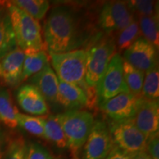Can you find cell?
Instances as JSON below:
<instances>
[{
  "label": "cell",
  "mask_w": 159,
  "mask_h": 159,
  "mask_svg": "<svg viewBox=\"0 0 159 159\" xmlns=\"http://www.w3.org/2000/svg\"><path fill=\"white\" fill-rule=\"evenodd\" d=\"M45 44L49 54L77 50L85 47L94 33L91 21L79 8L70 5L53 7L43 29Z\"/></svg>",
  "instance_id": "cell-1"
},
{
  "label": "cell",
  "mask_w": 159,
  "mask_h": 159,
  "mask_svg": "<svg viewBox=\"0 0 159 159\" xmlns=\"http://www.w3.org/2000/svg\"><path fill=\"white\" fill-rule=\"evenodd\" d=\"M85 83L96 88L113 56L116 54L115 39L112 35L97 33L85 46Z\"/></svg>",
  "instance_id": "cell-2"
},
{
  "label": "cell",
  "mask_w": 159,
  "mask_h": 159,
  "mask_svg": "<svg viewBox=\"0 0 159 159\" xmlns=\"http://www.w3.org/2000/svg\"><path fill=\"white\" fill-rule=\"evenodd\" d=\"M18 47L24 52L44 49L39 21L16 6H7Z\"/></svg>",
  "instance_id": "cell-3"
},
{
  "label": "cell",
  "mask_w": 159,
  "mask_h": 159,
  "mask_svg": "<svg viewBox=\"0 0 159 159\" xmlns=\"http://www.w3.org/2000/svg\"><path fill=\"white\" fill-rule=\"evenodd\" d=\"M58 116L67 140V148L72 156L77 158L94 125V116L88 111L72 110L60 114Z\"/></svg>",
  "instance_id": "cell-4"
},
{
  "label": "cell",
  "mask_w": 159,
  "mask_h": 159,
  "mask_svg": "<svg viewBox=\"0 0 159 159\" xmlns=\"http://www.w3.org/2000/svg\"><path fill=\"white\" fill-rule=\"evenodd\" d=\"M49 55L52 66L58 80L78 85L85 91L89 85L85 83L86 53L84 49Z\"/></svg>",
  "instance_id": "cell-5"
},
{
  "label": "cell",
  "mask_w": 159,
  "mask_h": 159,
  "mask_svg": "<svg viewBox=\"0 0 159 159\" xmlns=\"http://www.w3.org/2000/svg\"><path fill=\"white\" fill-rule=\"evenodd\" d=\"M96 90L99 105L119 94L130 93L123 75V57L119 52L111 58Z\"/></svg>",
  "instance_id": "cell-6"
},
{
  "label": "cell",
  "mask_w": 159,
  "mask_h": 159,
  "mask_svg": "<svg viewBox=\"0 0 159 159\" xmlns=\"http://www.w3.org/2000/svg\"><path fill=\"white\" fill-rule=\"evenodd\" d=\"M115 146L130 155L146 150L148 138L136 128L133 119L112 121L108 125Z\"/></svg>",
  "instance_id": "cell-7"
},
{
  "label": "cell",
  "mask_w": 159,
  "mask_h": 159,
  "mask_svg": "<svg viewBox=\"0 0 159 159\" xmlns=\"http://www.w3.org/2000/svg\"><path fill=\"white\" fill-rule=\"evenodd\" d=\"M134 19L127 2L110 1L105 3L99 11L97 25L102 33L112 35L126 27Z\"/></svg>",
  "instance_id": "cell-8"
},
{
  "label": "cell",
  "mask_w": 159,
  "mask_h": 159,
  "mask_svg": "<svg viewBox=\"0 0 159 159\" xmlns=\"http://www.w3.org/2000/svg\"><path fill=\"white\" fill-rule=\"evenodd\" d=\"M114 144L108 125L101 120L94 121L86 142L83 147V159H105Z\"/></svg>",
  "instance_id": "cell-9"
},
{
  "label": "cell",
  "mask_w": 159,
  "mask_h": 159,
  "mask_svg": "<svg viewBox=\"0 0 159 159\" xmlns=\"http://www.w3.org/2000/svg\"><path fill=\"white\" fill-rule=\"evenodd\" d=\"M123 59L135 68L145 72L158 65L157 49L141 36L124 52Z\"/></svg>",
  "instance_id": "cell-10"
},
{
  "label": "cell",
  "mask_w": 159,
  "mask_h": 159,
  "mask_svg": "<svg viewBox=\"0 0 159 159\" xmlns=\"http://www.w3.org/2000/svg\"><path fill=\"white\" fill-rule=\"evenodd\" d=\"M132 119L136 128L148 139L158 134V101L139 97L136 114Z\"/></svg>",
  "instance_id": "cell-11"
},
{
  "label": "cell",
  "mask_w": 159,
  "mask_h": 159,
  "mask_svg": "<svg viewBox=\"0 0 159 159\" xmlns=\"http://www.w3.org/2000/svg\"><path fill=\"white\" fill-rule=\"evenodd\" d=\"M139 98L130 93H122L99 106L101 111L113 121L131 119L136 114Z\"/></svg>",
  "instance_id": "cell-12"
},
{
  "label": "cell",
  "mask_w": 159,
  "mask_h": 159,
  "mask_svg": "<svg viewBox=\"0 0 159 159\" xmlns=\"http://www.w3.org/2000/svg\"><path fill=\"white\" fill-rule=\"evenodd\" d=\"M25 52L16 47L0 60V77L9 86L16 87L21 83Z\"/></svg>",
  "instance_id": "cell-13"
},
{
  "label": "cell",
  "mask_w": 159,
  "mask_h": 159,
  "mask_svg": "<svg viewBox=\"0 0 159 159\" xmlns=\"http://www.w3.org/2000/svg\"><path fill=\"white\" fill-rule=\"evenodd\" d=\"M17 102L24 111L35 116H42L49 113L47 101L36 88L30 84L19 87L16 92Z\"/></svg>",
  "instance_id": "cell-14"
},
{
  "label": "cell",
  "mask_w": 159,
  "mask_h": 159,
  "mask_svg": "<svg viewBox=\"0 0 159 159\" xmlns=\"http://www.w3.org/2000/svg\"><path fill=\"white\" fill-rule=\"evenodd\" d=\"M56 103L68 111L89 108V101L84 90L78 85L58 80Z\"/></svg>",
  "instance_id": "cell-15"
},
{
  "label": "cell",
  "mask_w": 159,
  "mask_h": 159,
  "mask_svg": "<svg viewBox=\"0 0 159 159\" xmlns=\"http://www.w3.org/2000/svg\"><path fill=\"white\" fill-rule=\"evenodd\" d=\"M28 84L36 88L47 102L55 103L58 89V78L52 68L47 64L41 71L28 80Z\"/></svg>",
  "instance_id": "cell-16"
},
{
  "label": "cell",
  "mask_w": 159,
  "mask_h": 159,
  "mask_svg": "<svg viewBox=\"0 0 159 159\" xmlns=\"http://www.w3.org/2000/svg\"><path fill=\"white\" fill-rule=\"evenodd\" d=\"M25 52L21 82H25L32 76L39 73L49 63V57L45 49L27 50Z\"/></svg>",
  "instance_id": "cell-17"
},
{
  "label": "cell",
  "mask_w": 159,
  "mask_h": 159,
  "mask_svg": "<svg viewBox=\"0 0 159 159\" xmlns=\"http://www.w3.org/2000/svg\"><path fill=\"white\" fill-rule=\"evenodd\" d=\"M17 47L7 7H0V60Z\"/></svg>",
  "instance_id": "cell-18"
},
{
  "label": "cell",
  "mask_w": 159,
  "mask_h": 159,
  "mask_svg": "<svg viewBox=\"0 0 159 159\" xmlns=\"http://www.w3.org/2000/svg\"><path fill=\"white\" fill-rule=\"evenodd\" d=\"M19 112L8 89L0 88V121L10 128L18 126L17 116Z\"/></svg>",
  "instance_id": "cell-19"
},
{
  "label": "cell",
  "mask_w": 159,
  "mask_h": 159,
  "mask_svg": "<svg viewBox=\"0 0 159 159\" xmlns=\"http://www.w3.org/2000/svg\"><path fill=\"white\" fill-rule=\"evenodd\" d=\"M44 139L58 148H67V140L60 122L58 114L49 115L45 117Z\"/></svg>",
  "instance_id": "cell-20"
},
{
  "label": "cell",
  "mask_w": 159,
  "mask_h": 159,
  "mask_svg": "<svg viewBox=\"0 0 159 159\" xmlns=\"http://www.w3.org/2000/svg\"><path fill=\"white\" fill-rule=\"evenodd\" d=\"M123 75L129 92L136 97H142L144 78V71L135 68L123 59Z\"/></svg>",
  "instance_id": "cell-21"
},
{
  "label": "cell",
  "mask_w": 159,
  "mask_h": 159,
  "mask_svg": "<svg viewBox=\"0 0 159 159\" xmlns=\"http://www.w3.org/2000/svg\"><path fill=\"white\" fill-rule=\"evenodd\" d=\"M139 37H141V32L137 19L130 25L117 33V38L115 39L116 48L119 52L125 51L134 43Z\"/></svg>",
  "instance_id": "cell-22"
},
{
  "label": "cell",
  "mask_w": 159,
  "mask_h": 159,
  "mask_svg": "<svg viewBox=\"0 0 159 159\" xmlns=\"http://www.w3.org/2000/svg\"><path fill=\"white\" fill-rule=\"evenodd\" d=\"M10 3L22 10L37 21L45 16L50 6L49 1L46 0H16Z\"/></svg>",
  "instance_id": "cell-23"
},
{
  "label": "cell",
  "mask_w": 159,
  "mask_h": 159,
  "mask_svg": "<svg viewBox=\"0 0 159 159\" xmlns=\"http://www.w3.org/2000/svg\"><path fill=\"white\" fill-rule=\"evenodd\" d=\"M141 34L147 41L152 43L158 49V15L151 16H140L137 18Z\"/></svg>",
  "instance_id": "cell-24"
},
{
  "label": "cell",
  "mask_w": 159,
  "mask_h": 159,
  "mask_svg": "<svg viewBox=\"0 0 159 159\" xmlns=\"http://www.w3.org/2000/svg\"><path fill=\"white\" fill-rule=\"evenodd\" d=\"M144 73L142 97L150 100L158 101L159 71L158 65Z\"/></svg>",
  "instance_id": "cell-25"
},
{
  "label": "cell",
  "mask_w": 159,
  "mask_h": 159,
  "mask_svg": "<svg viewBox=\"0 0 159 159\" xmlns=\"http://www.w3.org/2000/svg\"><path fill=\"white\" fill-rule=\"evenodd\" d=\"M17 122L18 125L29 134L44 139V116H29L19 113L17 116Z\"/></svg>",
  "instance_id": "cell-26"
},
{
  "label": "cell",
  "mask_w": 159,
  "mask_h": 159,
  "mask_svg": "<svg viewBox=\"0 0 159 159\" xmlns=\"http://www.w3.org/2000/svg\"><path fill=\"white\" fill-rule=\"evenodd\" d=\"M127 5L134 16L137 19L140 16H151L158 15V2L150 0H131Z\"/></svg>",
  "instance_id": "cell-27"
},
{
  "label": "cell",
  "mask_w": 159,
  "mask_h": 159,
  "mask_svg": "<svg viewBox=\"0 0 159 159\" xmlns=\"http://www.w3.org/2000/svg\"><path fill=\"white\" fill-rule=\"evenodd\" d=\"M26 144L25 139L17 136L7 142L4 159H25Z\"/></svg>",
  "instance_id": "cell-28"
},
{
  "label": "cell",
  "mask_w": 159,
  "mask_h": 159,
  "mask_svg": "<svg viewBox=\"0 0 159 159\" xmlns=\"http://www.w3.org/2000/svg\"><path fill=\"white\" fill-rule=\"evenodd\" d=\"M25 159H52V156L41 144L32 142L26 146Z\"/></svg>",
  "instance_id": "cell-29"
},
{
  "label": "cell",
  "mask_w": 159,
  "mask_h": 159,
  "mask_svg": "<svg viewBox=\"0 0 159 159\" xmlns=\"http://www.w3.org/2000/svg\"><path fill=\"white\" fill-rule=\"evenodd\" d=\"M146 152L152 159H159V139L158 134H154L148 139Z\"/></svg>",
  "instance_id": "cell-30"
},
{
  "label": "cell",
  "mask_w": 159,
  "mask_h": 159,
  "mask_svg": "<svg viewBox=\"0 0 159 159\" xmlns=\"http://www.w3.org/2000/svg\"><path fill=\"white\" fill-rule=\"evenodd\" d=\"M105 159H130V155L114 145Z\"/></svg>",
  "instance_id": "cell-31"
},
{
  "label": "cell",
  "mask_w": 159,
  "mask_h": 159,
  "mask_svg": "<svg viewBox=\"0 0 159 159\" xmlns=\"http://www.w3.org/2000/svg\"><path fill=\"white\" fill-rule=\"evenodd\" d=\"M7 144V139L5 133L0 128V159H3L5 156L6 148Z\"/></svg>",
  "instance_id": "cell-32"
},
{
  "label": "cell",
  "mask_w": 159,
  "mask_h": 159,
  "mask_svg": "<svg viewBox=\"0 0 159 159\" xmlns=\"http://www.w3.org/2000/svg\"><path fill=\"white\" fill-rule=\"evenodd\" d=\"M130 159H152L146 150L141 151L130 155Z\"/></svg>",
  "instance_id": "cell-33"
}]
</instances>
